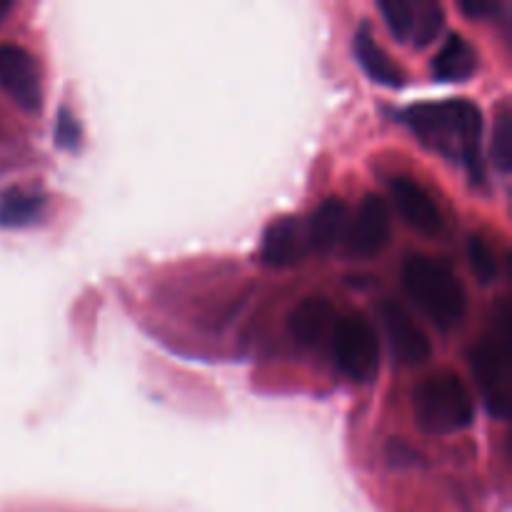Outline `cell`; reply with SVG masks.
I'll return each mask as SVG.
<instances>
[{
	"instance_id": "6da1fadb",
	"label": "cell",
	"mask_w": 512,
	"mask_h": 512,
	"mask_svg": "<svg viewBox=\"0 0 512 512\" xmlns=\"http://www.w3.org/2000/svg\"><path fill=\"white\" fill-rule=\"evenodd\" d=\"M400 120L435 153L465 165L473 183H483V113L468 98L420 103L405 108Z\"/></svg>"
},
{
	"instance_id": "7a4b0ae2",
	"label": "cell",
	"mask_w": 512,
	"mask_h": 512,
	"mask_svg": "<svg viewBox=\"0 0 512 512\" xmlns=\"http://www.w3.org/2000/svg\"><path fill=\"white\" fill-rule=\"evenodd\" d=\"M403 285L415 305L440 330H453L468 313V293L448 265L428 255H408L403 263Z\"/></svg>"
},
{
	"instance_id": "3957f363",
	"label": "cell",
	"mask_w": 512,
	"mask_h": 512,
	"mask_svg": "<svg viewBox=\"0 0 512 512\" xmlns=\"http://www.w3.org/2000/svg\"><path fill=\"white\" fill-rule=\"evenodd\" d=\"M470 370L475 375L485 408L493 418L508 420L510 415V318L508 308H500V315L490 325L488 333L470 350Z\"/></svg>"
},
{
	"instance_id": "277c9868",
	"label": "cell",
	"mask_w": 512,
	"mask_h": 512,
	"mask_svg": "<svg viewBox=\"0 0 512 512\" xmlns=\"http://www.w3.org/2000/svg\"><path fill=\"white\" fill-rule=\"evenodd\" d=\"M415 418L428 433L450 435L470 428L475 418L473 395L453 373L428 375L413 393Z\"/></svg>"
},
{
	"instance_id": "5b68a950",
	"label": "cell",
	"mask_w": 512,
	"mask_h": 512,
	"mask_svg": "<svg viewBox=\"0 0 512 512\" xmlns=\"http://www.w3.org/2000/svg\"><path fill=\"white\" fill-rule=\"evenodd\" d=\"M335 363L345 378L355 383H370L375 380L380 368V345L373 325L363 315H345L335 323L333 340Z\"/></svg>"
},
{
	"instance_id": "8992f818",
	"label": "cell",
	"mask_w": 512,
	"mask_h": 512,
	"mask_svg": "<svg viewBox=\"0 0 512 512\" xmlns=\"http://www.w3.org/2000/svg\"><path fill=\"white\" fill-rule=\"evenodd\" d=\"M0 88L28 113H38L43 105V83L33 53L13 43L0 45Z\"/></svg>"
},
{
	"instance_id": "52a82bcc",
	"label": "cell",
	"mask_w": 512,
	"mask_h": 512,
	"mask_svg": "<svg viewBox=\"0 0 512 512\" xmlns=\"http://www.w3.org/2000/svg\"><path fill=\"white\" fill-rule=\"evenodd\" d=\"M390 240V210L378 195H365L363 203L348 220L345 230V250L358 260H370L388 245Z\"/></svg>"
},
{
	"instance_id": "ba28073f",
	"label": "cell",
	"mask_w": 512,
	"mask_h": 512,
	"mask_svg": "<svg viewBox=\"0 0 512 512\" xmlns=\"http://www.w3.org/2000/svg\"><path fill=\"white\" fill-rule=\"evenodd\" d=\"M380 320H383L385 335H388L390 353L403 365H420L430 358V340L425 330L413 320V315L403 305L388 303L380 305Z\"/></svg>"
},
{
	"instance_id": "9c48e42d",
	"label": "cell",
	"mask_w": 512,
	"mask_h": 512,
	"mask_svg": "<svg viewBox=\"0 0 512 512\" xmlns=\"http://www.w3.org/2000/svg\"><path fill=\"white\" fill-rule=\"evenodd\" d=\"M390 195H393L398 213L403 215V220L413 230L423 235H438L443 230V213H440L433 195L418 180L408 178V175H398V178L390 180Z\"/></svg>"
},
{
	"instance_id": "30bf717a",
	"label": "cell",
	"mask_w": 512,
	"mask_h": 512,
	"mask_svg": "<svg viewBox=\"0 0 512 512\" xmlns=\"http://www.w3.org/2000/svg\"><path fill=\"white\" fill-rule=\"evenodd\" d=\"M308 250V230H305L303 220L293 218V215L270 223L263 235V245H260V255L270 268H290V265L300 263Z\"/></svg>"
},
{
	"instance_id": "8fae6325",
	"label": "cell",
	"mask_w": 512,
	"mask_h": 512,
	"mask_svg": "<svg viewBox=\"0 0 512 512\" xmlns=\"http://www.w3.org/2000/svg\"><path fill=\"white\" fill-rule=\"evenodd\" d=\"M335 308L325 298H305L290 315V333L305 350H323L335 333Z\"/></svg>"
},
{
	"instance_id": "7c38bea8",
	"label": "cell",
	"mask_w": 512,
	"mask_h": 512,
	"mask_svg": "<svg viewBox=\"0 0 512 512\" xmlns=\"http://www.w3.org/2000/svg\"><path fill=\"white\" fill-rule=\"evenodd\" d=\"M348 220H350V210L348 205H345V200L328 198L325 203H320L318 208H315V213L310 215L308 223H305L310 250H318V253H328V250H333L335 245L345 238Z\"/></svg>"
},
{
	"instance_id": "4fadbf2b",
	"label": "cell",
	"mask_w": 512,
	"mask_h": 512,
	"mask_svg": "<svg viewBox=\"0 0 512 512\" xmlns=\"http://www.w3.org/2000/svg\"><path fill=\"white\" fill-rule=\"evenodd\" d=\"M353 50L355 58L363 65V70L368 73L370 80H375V83L380 85H388V88H403L405 73L390 60V55L380 48L373 30L368 28V23L360 25L358 33H355Z\"/></svg>"
},
{
	"instance_id": "5bb4252c",
	"label": "cell",
	"mask_w": 512,
	"mask_h": 512,
	"mask_svg": "<svg viewBox=\"0 0 512 512\" xmlns=\"http://www.w3.org/2000/svg\"><path fill=\"white\" fill-rule=\"evenodd\" d=\"M478 70V55L473 45L460 33H450L443 48L433 58V75L435 80L443 83H463Z\"/></svg>"
},
{
	"instance_id": "9a60e30c",
	"label": "cell",
	"mask_w": 512,
	"mask_h": 512,
	"mask_svg": "<svg viewBox=\"0 0 512 512\" xmlns=\"http://www.w3.org/2000/svg\"><path fill=\"white\" fill-rule=\"evenodd\" d=\"M45 195L30 188H10L0 195V228H28L45 213Z\"/></svg>"
},
{
	"instance_id": "2e32d148",
	"label": "cell",
	"mask_w": 512,
	"mask_h": 512,
	"mask_svg": "<svg viewBox=\"0 0 512 512\" xmlns=\"http://www.w3.org/2000/svg\"><path fill=\"white\" fill-rule=\"evenodd\" d=\"M378 8L395 38L400 43H413L415 30H418L420 3H415V0H383V3H378Z\"/></svg>"
},
{
	"instance_id": "e0dca14e",
	"label": "cell",
	"mask_w": 512,
	"mask_h": 512,
	"mask_svg": "<svg viewBox=\"0 0 512 512\" xmlns=\"http://www.w3.org/2000/svg\"><path fill=\"white\" fill-rule=\"evenodd\" d=\"M468 260L470 270H473L480 285H493L498 280V260H495V253L488 240L480 238V235H473L468 240Z\"/></svg>"
},
{
	"instance_id": "ac0fdd59",
	"label": "cell",
	"mask_w": 512,
	"mask_h": 512,
	"mask_svg": "<svg viewBox=\"0 0 512 512\" xmlns=\"http://www.w3.org/2000/svg\"><path fill=\"white\" fill-rule=\"evenodd\" d=\"M490 155H493V163L498 165L503 173L510 170L512 160V118L510 110L503 108L498 113V120L493 125V143H490Z\"/></svg>"
},
{
	"instance_id": "d6986e66",
	"label": "cell",
	"mask_w": 512,
	"mask_h": 512,
	"mask_svg": "<svg viewBox=\"0 0 512 512\" xmlns=\"http://www.w3.org/2000/svg\"><path fill=\"white\" fill-rule=\"evenodd\" d=\"M443 8L438 3H430V0H423L420 3V18H418V30H415L413 43L418 48H425L428 43H433L438 38V33L443 30Z\"/></svg>"
},
{
	"instance_id": "ffe728a7",
	"label": "cell",
	"mask_w": 512,
	"mask_h": 512,
	"mask_svg": "<svg viewBox=\"0 0 512 512\" xmlns=\"http://www.w3.org/2000/svg\"><path fill=\"white\" fill-rule=\"evenodd\" d=\"M80 138H83V130H80L78 118L70 110L60 108L58 120H55V143L65 150H78Z\"/></svg>"
},
{
	"instance_id": "44dd1931",
	"label": "cell",
	"mask_w": 512,
	"mask_h": 512,
	"mask_svg": "<svg viewBox=\"0 0 512 512\" xmlns=\"http://www.w3.org/2000/svg\"><path fill=\"white\" fill-rule=\"evenodd\" d=\"M460 10L470 18H490V15L498 13V3H493V0H465V3H460Z\"/></svg>"
},
{
	"instance_id": "7402d4cb",
	"label": "cell",
	"mask_w": 512,
	"mask_h": 512,
	"mask_svg": "<svg viewBox=\"0 0 512 512\" xmlns=\"http://www.w3.org/2000/svg\"><path fill=\"white\" fill-rule=\"evenodd\" d=\"M10 10H13V3H10V0H0V23H3L5 15H8Z\"/></svg>"
}]
</instances>
